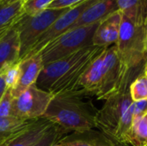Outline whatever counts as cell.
Masks as SVG:
<instances>
[{
	"label": "cell",
	"instance_id": "6da1fadb",
	"mask_svg": "<svg viewBox=\"0 0 147 146\" xmlns=\"http://www.w3.org/2000/svg\"><path fill=\"white\" fill-rule=\"evenodd\" d=\"M106 47L90 46L44 65L36 85L53 96L78 92L79 80L91 60Z\"/></svg>",
	"mask_w": 147,
	"mask_h": 146
},
{
	"label": "cell",
	"instance_id": "7a4b0ae2",
	"mask_svg": "<svg viewBox=\"0 0 147 146\" xmlns=\"http://www.w3.org/2000/svg\"><path fill=\"white\" fill-rule=\"evenodd\" d=\"M98 110L83 100L78 92L53 96L44 118L66 133L83 132L96 127Z\"/></svg>",
	"mask_w": 147,
	"mask_h": 146
},
{
	"label": "cell",
	"instance_id": "3957f363",
	"mask_svg": "<svg viewBox=\"0 0 147 146\" xmlns=\"http://www.w3.org/2000/svg\"><path fill=\"white\" fill-rule=\"evenodd\" d=\"M146 28L147 9L121 12L119 37L115 46L121 60L127 70L145 65Z\"/></svg>",
	"mask_w": 147,
	"mask_h": 146
},
{
	"label": "cell",
	"instance_id": "277c9868",
	"mask_svg": "<svg viewBox=\"0 0 147 146\" xmlns=\"http://www.w3.org/2000/svg\"><path fill=\"white\" fill-rule=\"evenodd\" d=\"M144 66L131 69L120 89L105 100L104 105L96 114V127L110 139H112L121 117L134 103L130 94V84L143 71Z\"/></svg>",
	"mask_w": 147,
	"mask_h": 146
},
{
	"label": "cell",
	"instance_id": "5b68a950",
	"mask_svg": "<svg viewBox=\"0 0 147 146\" xmlns=\"http://www.w3.org/2000/svg\"><path fill=\"white\" fill-rule=\"evenodd\" d=\"M99 23L71 28L50 41L39 52L43 64L53 62L92 46L93 36Z\"/></svg>",
	"mask_w": 147,
	"mask_h": 146
},
{
	"label": "cell",
	"instance_id": "8992f818",
	"mask_svg": "<svg viewBox=\"0 0 147 146\" xmlns=\"http://www.w3.org/2000/svg\"><path fill=\"white\" fill-rule=\"evenodd\" d=\"M68 9L47 8L33 15H22L14 25L20 40V60L28 54L38 39Z\"/></svg>",
	"mask_w": 147,
	"mask_h": 146
},
{
	"label": "cell",
	"instance_id": "52a82bcc",
	"mask_svg": "<svg viewBox=\"0 0 147 146\" xmlns=\"http://www.w3.org/2000/svg\"><path fill=\"white\" fill-rule=\"evenodd\" d=\"M53 97L49 91L33 84L13 99L11 116L31 121L39 120L44 116Z\"/></svg>",
	"mask_w": 147,
	"mask_h": 146
},
{
	"label": "cell",
	"instance_id": "ba28073f",
	"mask_svg": "<svg viewBox=\"0 0 147 146\" xmlns=\"http://www.w3.org/2000/svg\"><path fill=\"white\" fill-rule=\"evenodd\" d=\"M129 71L122 64L116 46L107 47L104 52L102 82L96 95L97 100H107L115 94L120 89Z\"/></svg>",
	"mask_w": 147,
	"mask_h": 146
},
{
	"label": "cell",
	"instance_id": "9c48e42d",
	"mask_svg": "<svg viewBox=\"0 0 147 146\" xmlns=\"http://www.w3.org/2000/svg\"><path fill=\"white\" fill-rule=\"evenodd\" d=\"M96 1L97 0H86L85 2L77 6L68 9L38 39V40L34 43L33 47L30 49V51L28 52V54L25 57L39 53L50 41L59 37L62 34L65 33L66 31L70 30L72 28V26L75 24V22L78 20V18L83 14V12Z\"/></svg>",
	"mask_w": 147,
	"mask_h": 146
},
{
	"label": "cell",
	"instance_id": "30bf717a",
	"mask_svg": "<svg viewBox=\"0 0 147 146\" xmlns=\"http://www.w3.org/2000/svg\"><path fill=\"white\" fill-rule=\"evenodd\" d=\"M19 80L13 90H11L14 98L19 96L31 85L35 84L38 77L43 69L44 64L40 53L28 56L20 61Z\"/></svg>",
	"mask_w": 147,
	"mask_h": 146
},
{
	"label": "cell",
	"instance_id": "8fae6325",
	"mask_svg": "<svg viewBox=\"0 0 147 146\" xmlns=\"http://www.w3.org/2000/svg\"><path fill=\"white\" fill-rule=\"evenodd\" d=\"M106 48L91 60L79 80L78 92L83 96H96L99 90L102 77L103 58Z\"/></svg>",
	"mask_w": 147,
	"mask_h": 146
},
{
	"label": "cell",
	"instance_id": "7c38bea8",
	"mask_svg": "<svg viewBox=\"0 0 147 146\" xmlns=\"http://www.w3.org/2000/svg\"><path fill=\"white\" fill-rule=\"evenodd\" d=\"M121 12L116 11L100 22L93 36L92 44L100 47H109L115 45L120 32Z\"/></svg>",
	"mask_w": 147,
	"mask_h": 146
},
{
	"label": "cell",
	"instance_id": "4fadbf2b",
	"mask_svg": "<svg viewBox=\"0 0 147 146\" xmlns=\"http://www.w3.org/2000/svg\"><path fill=\"white\" fill-rule=\"evenodd\" d=\"M62 146H118L112 139L94 129L74 132L58 141Z\"/></svg>",
	"mask_w": 147,
	"mask_h": 146
},
{
	"label": "cell",
	"instance_id": "5bb4252c",
	"mask_svg": "<svg viewBox=\"0 0 147 146\" xmlns=\"http://www.w3.org/2000/svg\"><path fill=\"white\" fill-rule=\"evenodd\" d=\"M119 9L115 0H97L83 12L71 28L98 23Z\"/></svg>",
	"mask_w": 147,
	"mask_h": 146
},
{
	"label": "cell",
	"instance_id": "9a60e30c",
	"mask_svg": "<svg viewBox=\"0 0 147 146\" xmlns=\"http://www.w3.org/2000/svg\"><path fill=\"white\" fill-rule=\"evenodd\" d=\"M54 125L44 117L32 122L5 146H34Z\"/></svg>",
	"mask_w": 147,
	"mask_h": 146
},
{
	"label": "cell",
	"instance_id": "2e32d148",
	"mask_svg": "<svg viewBox=\"0 0 147 146\" xmlns=\"http://www.w3.org/2000/svg\"><path fill=\"white\" fill-rule=\"evenodd\" d=\"M20 61V40L18 33L13 26L0 37V72Z\"/></svg>",
	"mask_w": 147,
	"mask_h": 146
},
{
	"label": "cell",
	"instance_id": "e0dca14e",
	"mask_svg": "<svg viewBox=\"0 0 147 146\" xmlns=\"http://www.w3.org/2000/svg\"><path fill=\"white\" fill-rule=\"evenodd\" d=\"M34 121L14 116L0 117V145H6Z\"/></svg>",
	"mask_w": 147,
	"mask_h": 146
},
{
	"label": "cell",
	"instance_id": "ac0fdd59",
	"mask_svg": "<svg viewBox=\"0 0 147 146\" xmlns=\"http://www.w3.org/2000/svg\"><path fill=\"white\" fill-rule=\"evenodd\" d=\"M23 1L12 4L0 6V31H6L12 28L24 14Z\"/></svg>",
	"mask_w": 147,
	"mask_h": 146
},
{
	"label": "cell",
	"instance_id": "d6986e66",
	"mask_svg": "<svg viewBox=\"0 0 147 146\" xmlns=\"http://www.w3.org/2000/svg\"><path fill=\"white\" fill-rule=\"evenodd\" d=\"M126 144L132 146H147V114L134 120Z\"/></svg>",
	"mask_w": 147,
	"mask_h": 146
},
{
	"label": "cell",
	"instance_id": "ffe728a7",
	"mask_svg": "<svg viewBox=\"0 0 147 146\" xmlns=\"http://www.w3.org/2000/svg\"><path fill=\"white\" fill-rule=\"evenodd\" d=\"M134 103L127 110V112L121 117L114 134L112 139L119 144H126L129 133L131 131L133 123H134Z\"/></svg>",
	"mask_w": 147,
	"mask_h": 146
},
{
	"label": "cell",
	"instance_id": "44dd1931",
	"mask_svg": "<svg viewBox=\"0 0 147 146\" xmlns=\"http://www.w3.org/2000/svg\"><path fill=\"white\" fill-rule=\"evenodd\" d=\"M130 94L134 102L147 100V78L144 71H142L131 83Z\"/></svg>",
	"mask_w": 147,
	"mask_h": 146
},
{
	"label": "cell",
	"instance_id": "7402d4cb",
	"mask_svg": "<svg viewBox=\"0 0 147 146\" xmlns=\"http://www.w3.org/2000/svg\"><path fill=\"white\" fill-rule=\"evenodd\" d=\"M6 87L9 89L13 90L16 86L19 76H20V62H16L9 66H7L3 71Z\"/></svg>",
	"mask_w": 147,
	"mask_h": 146
},
{
	"label": "cell",
	"instance_id": "603a6c76",
	"mask_svg": "<svg viewBox=\"0 0 147 146\" xmlns=\"http://www.w3.org/2000/svg\"><path fill=\"white\" fill-rule=\"evenodd\" d=\"M54 0H24L23 12L26 15H33L47 9Z\"/></svg>",
	"mask_w": 147,
	"mask_h": 146
},
{
	"label": "cell",
	"instance_id": "cb8c5ba5",
	"mask_svg": "<svg viewBox=\"0 0 147 146\" xmlns=\"http://www.w3.org/2000/svg\"><path fill=\"white\" fill-rule=\"evenodd\" d=\"M67 133L57 126H53L52 129L35 145L34 146H53Z\"/></svg>",
	"mask_w": 147,
	"mask_h": 146
},
{
	"label": "cell",
	"instance_id": "d4e9b609",
	"mask_svg": "<svg viewBox=\"0 0 147 146\" xmlns=\"http://www.w3.org/2000/svg\"><path fill=\"white\" fill-rule=\"evenodd\" d=\"M120 11L147 9V0H115Z\"/></svg>",
	"mask_w": 147,
	"mask_h": 146
},
{
	"label": "cell",
	"instance_id": "484cf974",
	"mask_svg": "<svg viewBox=\"0 0 147 146\" xmlns=\"http://www.w3.org/2000/svg\"><path fill=\"white\" fill-rule=\"evenodd\" d=\"M13 99L14 97L12 96L11 89H7L0 101V117L11 116Z\"/></svg>",
	"mask_w": 147,
	"mask_h": 146
},
{
	"label": "cell",
	"instance_id": "4316f807",
	"mask_svg": "<svg viewBox=\"0 0 147 146\" xmlns=\"http://www.w3.org/2000/svg\"><path fill=\"white\" fill-rule=\"evenodd\" d=\"M86 0H54L48 8L52 9H68L77 6Z\"/></svg>",
	"mask_w": 147,
	"mask_h": 146
},
{
	"label": "cell",
	"instance_id": "83f0119b",
	"mask_svg": "<svg viewBox=\"0 0 147 146\" xmlns=\"http://www.w3.org/2000/svg\"><path fill=\"white\" fill-rule=\"evenodd\" d=\"M134 120L144 116L147 114V100L134 102Z\"/></svg>",
	"mask_w": 147,
	"mask_h": 146
},
{
	"label": "cell",
	"instance_id": "f1b7e54d",
	"mask_svg": "<svg viewBox=\"0 0 147 146\" xmlns=\"http://www.w3.org/2000/svg\"><path fill=\"white\" fill-rule=\"evenodd\" d=\"M6 89H7V87H6V83H5L3 73V71H1L0 72V101L2 99V97L3 96Z\"/></svg>",
	"mask_w": 147,
	"mask_h": 146
},
{
	"label": "cell",
	"instance_id": "f546056e",
	"mask_svg": "<svg viewBox=\"0 0 147 146\" xmlns=\"http://www.w3.org/2000/svg\"><path fill=\"white\" fill-rule=\"evenodd\" d=\"M21 0H0V6L3 5H8V4H12L14 3H16Z\"/></svg>",
	"mask_w": 147,
	"mask_h": 146
},
{
	"label": "cell",
	"instance_id": "4dcf8cb0",
	"mask_svg": "<svg viewBox=\"0 0 147 146\" xmlns=\"http://www.w3.org/2000/svg\"><path fill=\"white\" fill-rule=\"evenodd\" d=\"M144 61H145V64L147 63V28H146V47H145V54H144Z\"/></svg>",
	"mask_w": 147,
	"mask_h": 146
},
{
	"label": "cell",
	"instance_id": "1f68e13d",
	"mask_svg": "<svg viewBox=\"0 0 147 146\" xmlns=\"http://www.w3.org/2000/svg\"><path fill=\"white\" fill-rule=\"evenodd\" d=\"M143 71H144V73H145V75H146V78H147V63L145 64V66H144Z\"/></svg>",
	"mask_w": 147,
	"mask_h": 146
},
{
	"label": "cell",
	"instance_id": "d6a6232c",
	"mask_svg": "<svg viewBox=\"0 0 147 146\" xmlns=\"http://www.w3.org/2000/svg\"><path fill=\"white\" fill-rule=\"evenodd\" d=\"M6 31H7V30H6ZM6 31H0V37H1V36H2L5 32H6Z\"/></svg>",
	"mask_w": 147,
	"mask_h": 146
},
{
	"label": "cell",
	"instance_id": "836d02e7",
	"mask_svg": "<svg viewBox=\"0 0 147 146\" xmlns=\"http://www.w3.org/2000/svg\"><path fill=\"white\" fill-rule=\"evenodd\" d=\"M119 146H129L128 145H127V144H120Z\"/></svg>",
	"mask_w": 147,
	"mask_h": 146
},
{
	"label": "cell",
	"instance_id": "e575fe53",
	"mask_svg": "<svg viewBox=\"0 0 147 146\" xmlns=\"http://www.w3.org/2000/svg\"><path fill=\"white\" fill-rule=\"evenodd\" d=\"M53 146H62V145H59V144L57 143V144H55V145H53Z\"/></svg>",
	"mask_w": 147,
	"mask_h": 146
},
{
	"label": "cell",
	"instance_id": "d590c367",
	"mask_svg": "<svg viewBox=\"0 0 147 146\" xmlns=\"http://www.w3.org/2000/svg\"><path fill=\"white\" fill-rule=\"evenodd\" d=\"M0 146H4V145H0Z\"/></svg>",
	"mask_w": 147,
	"mask_h": 146
}]
</instances>
